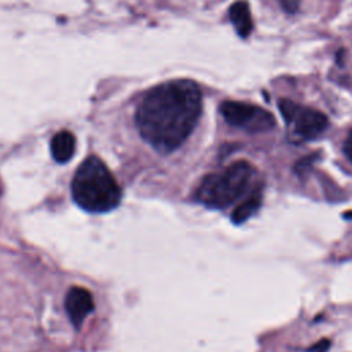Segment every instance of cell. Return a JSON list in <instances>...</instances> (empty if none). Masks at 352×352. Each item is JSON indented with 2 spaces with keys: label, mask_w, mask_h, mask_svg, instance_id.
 Returning a JSON list of instances; mask_svg holds the SVG:
<instances>
[{
  "label": "cell",
  "mask_w": 352,
  "mask_h": 352,
  "mask_svg": "<svg viewBox=\"0 0 352 352\" xmlns=\"http://www.w3.org/2000/svg\"><path fill=\"white\" fill-rule=\"evenodd\" d=\"M72 195L84 210L104 213L118 206L122 192L104 162L99 157L91 155L74 173Z\"/></svg>",
  "instance_id": "cell-2"
},
{
  "label": "cell",
  "mask_w": 352,
  "mask_h": 352,
  "mask_svg": "<svg viewBox=\"0 0 352 352\" xmlns=\"http://www.w3.org/2000/svg\"><path fill=\"white\" fill-rule=\"evenodd\" d=\"M253 175V168L246 161H236L220 173L202 179L197 188V199L212 209H223L238 199L246 190Z\"/></svg>",
  "instance_id": "cell-3"
},
{
  "label": "cell",
  "mask_w": 352,
  "mask_h": 352,
  "mask_svg": "<svg viewBox=\"0 0 352 352\" xmlns=\"http://www.w3.org/2000/svg\"><path fill=\"white\" fill-rule=\"evenodd\" d=\"M76 151V138L69 131H59L51 140V153L56 162H67Z\"/></svg>",
  "instance_id": "cell-7"
},
{
  "label": "cell",
  "mask_w": 352,
  "mask_h": 352,
  "mask_svg": "<svg viewBox=\"0 0 352 352\" xmlns=\"http://www.w3.org/2000/svg\"><path fill=\"white\" fill-rule=\"evenodd\" d=\"M201 111L198 84L179 78L154 87L138 106L135 121L140 136L153 148L170 153L190 136Z\"/></svg>",
  "instance_id": "cell-1"
},
{
  "label": "cell",
  "mask_w": 352,
  "mask_h": 352,
  "mask_svg": "<svg viewBox=\"0 0 352 352\" xmlns=\"http://www.w3.org/2000/svg\"><path fill=\"white\" fill-rule=\"evenodd\" d=\"M278 106H279V111H280L282 117L285 118V121H286L287 124H290V121H292V118H293V116H294V113H296L298 104L294 103V102H292V100H289V99H280L279 103H278Z\"/></svg>",
  "instance_id": "cell-10"
},
{
  "label": "cell",
  "mask_w": 352,
  "mask_h": 352,
  "mask_svg": "<svg viewBox=\"0 0 352 352\" xmlns=\"http://www.w3.org/2000/svg\"><path fill=\"white\" fill-rule=\"evenodd\" d=\"M94 307V298L87 289L74 286L67 292L65 298V308L70 322L76 329L82 324L85 318L92 312Z\"/></svg>",
  "instance_id": "cell-6"
},
{
  "label": "cell",
  "mask_w": 352,
  "mask_h": 352,
  "mask_svg": "<svg viewBox=\"0 0 352 352\" xmlns=\"http://www.w3.org/2000/svg\"><path fill=\"white\" fill-rule=\"evenodd\" d=\"M290 124L294 125L296 133L301 138L314 139L327 128L329 120L322 111L298 104Z\"/></svg>",
  "instance_id": "cell-5"
},
{
  "label": "cell",
  "mask_w": 352,
  "mask_h": 352,
  "mask_svg": "<svg viewBox=\"0 0 352 352\" xmlns=\"http://www.w3.org/2000/svg\"><path fill=\"white\" fill-rule=\"evenodd\" d=\"M228 15L236 33L241 37H248L253 29V21H252L249 4L245 0L235 1L234 4H231L228 10Z\"/></svg>",
  "instance_id": "cell-8"
},
{
  "label": "cell",
  "mask_w": 352,
  "mask_h": 352,
  "mask_svg": "<svg viewBox=\"0 0 352 352\" xmlns=\"http://www.w3.org/2000/svg\"><path fill=\"white\" fill-rule=\"evenodd\" d=\"M220 113L230 125L249 132H264L275 125L274 116L256 104L226 100L220 104Z\"/></svg>",
  "instance_id": "cell-4"
},
{
  "label": "cell",
  "mask_w": 352,
  "mask_h": 352,
  "mask_svg": "<svg viewBox=\"0 0 352 352\" xmlns=\"http://www.w3.org/2000/svg\"><path fill=\"white\" fill-rule=\"evenodd\" d=\"M329 348H330V340L322 338V340H319L318 342H315V344L311 346L309 352H326Z\"/></svg>",
  "instance_id": "cell-11"
},
{
  "label": "cell",
  "mask_w": 352,
  "mask_h": 352,
  "mask_svg": "<svg viewBox=\"0 0 352 352\" xmlns=\"http://www.w3.org/2000/svg\"><path fill=\"white\" fill-rule=\"evenodd\" d=\"M344 153L346 154V157L352 162V131L348 133V136H346V139L344 142Z\"/></svg>",
  "instance_id": "cell-12"
},
{
  "label": "cell",
  "mask_w": 352,
  "mask_h": 352,
  "mask_svg": "<svg viewBox=\"0 0 352 352\" xmlns=\"http://www.w3.org/2000/svg\"><path fill=\"white\" fill-rule=\"evenodd\" d=\"M261 204V195L258 191H256L254 194H252L249 198H246L242 204H239L232 214H231V219L235 224H241L243 221H246L260 206Z\"/></svg>",
  "instance_id": "cell-9"
}]
</instances>
